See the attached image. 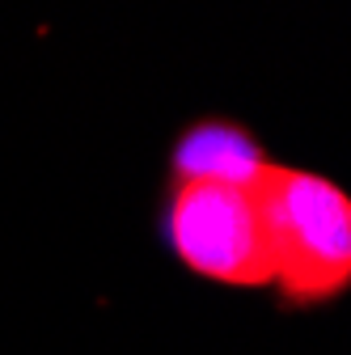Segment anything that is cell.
Listing matches in <instances>:
<instances>
[{"label":"cell","instance_id":"1","mask_svg":"<svg viewBox=\"0 0 351 355\" xmlns=\"http://www.w3.org/2000/svg\"><path fill=\"white\" fill-rule=\"evenodd\" d=\"M271 254V288L288 304H326L351 288V195L326 173L267 161L254 182Z\"/></svg>","mask_w":351,"mask_h":355},{"label":"cell","instance_id":"2","mask_svg":"<svg viewBox=\"0 0 351 355\" xmlns=\"http://www.w3.org/2000/svg\"><path fill=\"white\" fill-rule=\"evenodd\" d=\"M165 241L199 279L225 288H271L267 229L254 187L178 178L165 203Z\"/></svg>","mask_w":351,"mask_h":355},{"label":"cell","instance_id":"3","mask_svg":"<svg viewBox=\"0 0 351 355\" xmlns=\"http://www.w3.org/2000/svg\"><path fill=\"white\" fill-rule=\"evenodd\" d=\"M267 161L271 157L241 127L207 119V123H195L178 140V148H173V182L178 178H212V182L254 187Z\"/></svg>","mask_w":351,"mask_h":355}]
</instances>
